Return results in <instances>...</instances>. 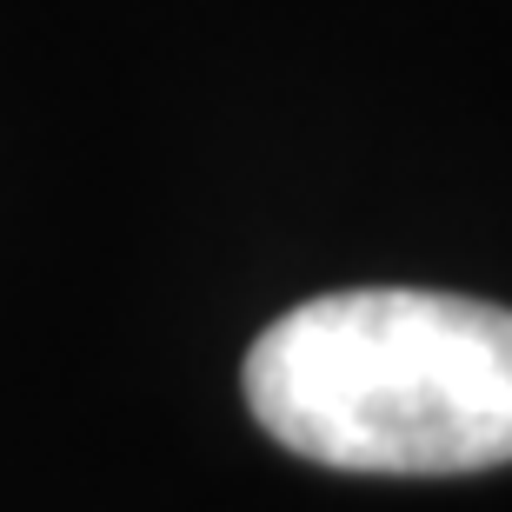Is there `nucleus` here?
Instances as JSON below:
<instances>
[{"label":"nucleus","instance_id":"f257e3e1","mask_svg":"<svg viewBox=\"0 0 512 512\" xmlns=\"http://www.w3.org/2000/svg\"><path fill=\"white\" fill-rule=\"evenodd\" d=\"M247 406L333 473H486L512 459V313L419 286L320 293L247 353Z\"/></svg>","mask_w":512,"mask_h":512}]
</instances>
